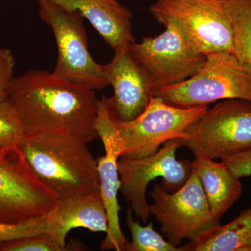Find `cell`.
Segmentation results:
<instances>
[{"label": "cell", "instance_id": "6da1fadb", "mask_svg": "<svg viewBox=\"0 0 251 251\" xmlns=\"http://www.w3.org/2000/svg\"><path fill=\"white\" fill-rule=\"evenodd\" d=\"M8 99L14 105L25 133L70 135L90 143L98 99L95 90L57 76L31 70L14 77Z\"/></svg>", "mask_w": 251, "mask_h": 251}, {"label": "cell", "instance_id": "7a4b0ae2", "mask_svg": "<svg viewBox=\"0 0 251 251\" xmlns=\"http://www.w3.org/2000/svg\"><path fill=\"white\" fill-rule=\"evenodd\" d=\"M19 147L59 200L100 191L97 159L83 140L57 133H24Z\"/></svg>", "mask_w": 251, "mask_h": 251}, {"label": "cell", "instance_id": "3957f363", "mask_svg": "<svg viewBox=\"0 0 251 251\" xmlns=\"http://www.w3.org/2000/svg\"><path fill=\"white\" fill-rule=\"evenodd\" d=\"M153 96L179 108L202 106L230 99L251 101V67L226 51L206 54L199 71L187 80L163 87Z\"/></svg>", "mask_w": 251, "mask_h": 251}, {"label": "cell", "instance_id": "277c9868", "mask_svg": "<svg viewBox=\"0 0 251 251\" xmlns=\"http://www.w3.org/2000/svg\"><path fill=\"white\" fill-rule=\"evenodd\" d=\"M181 140L195 156L223 160L251 148V101L220 100L188 127Z\"/></svg>", "mask_w": 251, "mask_h": 251}, {"label": "cell", "instance_id": "5b68a950", "mask_svg": "<svg viewBox=\"0 0 251 251\" xmlns=\"http://www.w3.org/2000/svg\"><path fill=\"white\" fill-rule=\"evenodd\" d=\"M39 16L53 32L57 44V62L53 72L57 76L93 90L110 85L105 66L91 55L82 16L63 9L49 0H39Z\"/></svg>", "mask_w": 251, "mask_h": 251}, {"label": "cell", "instance_id": "8992f818", "mask_svg": "<svg viewBox=\"0 0 251 251\" xmlns=\"http://www.w3.org/2000/svg\"><path fill=\"white\" fill-rule=\"evenodd\" d=\"M150 11L163 26L174 24L186 41L205 55L219 51L234 53L225 0H156Z\"/></svg>", "mask_w": 251, "mask_h": 251}, {"label": "cell", "instance_id": "52a82bcc", "mask_svg": "<svg viewBox=\"0 0 251 251\" xmlns=\"http://www.w3.org/2000/svg\"><path fill=\"white\" fill-rule=\"evenodd\" d=\"M208 108L207 105L179 108L152 96L145 110L133 120L112 119L123 143L122 156L145 158L157 152L169 140L182 139L188 127Z\"/></svg>", "mask_w": 251, "mask_h": 251}, {"label": "cell", "instance_id": "ba28073f", "mask_svg": "<svg viewBox=\"0 0 251 251\" xmlns=\"http://www.w3.org/2000/svg\"><path fill=\"white\" fill-rule=\"evenodd\" d=\"M156 37L130 44V52L148 78L152 96L163 87L187 80L202 67L206 55L194 49L177 27L166 23Z\"/></svg>", "mask_w": 251, "mask_h": 251}, {"label": "cell", "instance_id": "9c48e42d", "mask_svg": "<svg viewBox=\"0 0 251 251\" xmlns=\"http://www.w3.org/2000/svg\"><path fill=\"white\" fill-rule=\"evenodd\" d=\"M151 196L150 214L161 224L162 233L175 247L184 239L194 243L200 234L220 224L211 213L201 180L193 168L189 179L178 191L168 192L156 184Z\"/></svg>", "mask_w": 251, "mask_h": 251}, {"label": "cell", "instance_id": "30bf717a", "mask_svg": "<svg viewBox=\"0 0 251 251\" xmlns=\"http://www.w3.org/2000/svg\"><path fill=\"white\" fill-rule=\"evenodd\" d=\"M181 146L180 138L169 140L151 156L142 158L120 157L118 171L122 194L130 202L134 215L146 223L150 211L146 191L150 181L163 178L162 187L168 192L180 189L189 179L192 164L188 160L176 159L175 153Z\"/></svg>", "mask_w": 251, "mask_h": 251}, {"label": "cell", "instance_id": "8fae6325", "mask_svg": "<svg viewBox=\"0 0 251 251\" xmlns=\"http://www.w3.org/2000/svg\"><path fill=\"white\" fill-rule=\"evenodd\" d=\"M94 127L105 150V155L97 159L100 193L108 220V232L100 244V249L126 251L129 242L120 227L119 214L121 207L117 198L120 188L118 160L123 153L124 146L116 125L110 115L105 97L98 99Z\"/></svg>", "mask_w": 251, "mask_h": 251}, {"label": "cell", "instance_id": "7c38bea8", "mask_svg": "<svg viewBox=\"0 0 251 251\" xmlns=\"http://www.w3.org/2000/svg\"><path fill=\"white\" fill-rule=\"evenodd\" d=\"M44 184L22 151L0 147V222L18 224L40 205Z\"/></svg>", "mask_w": 251, "mask_h": 251}, {"label": "cell", "instance_id": "4fadbf2b", "mask_svg": "<svg viewBox=\"0 0 251 251\" xmlns=\"http://www.w3.org/2000/svg\"><path fill=\"white\" fill-rule=\"evenodd\" d=\"M129 46L115 50L111 62L104 65L114 90L113 97H105V101L112 119L123 122L140 115L152 97L146 75L130 52Z\"/></svg>", "mask_w": 251, "mask_h": 251}, {"label": "cell", "instance_id": "5bb4252c", "mask_svg": "<svg viewBox=\"0 0 251 251\" xmlns=\"http://www.w3.org/2000/svg\"><path fill=\"white\" fill-rule=\"evenodd\" d=\"M47 220L48 233L65 251L71 249L66 239L73 229L82 227L105 233L108 229V216L100 191L59 200L57 206L47 215Z\"/></svg>", "mask_w": 251, "mask_h": 251}, {"label": "cell", "instance_id": "9a60e30c", "mask_svg": "<svg viewBox=\"0 0 251 251\" xmlns=\"http://www.w3.org/2000/svg\"><path fill=\"white\" fill-rule=\"evenodd\" d=\"M63 9L87 18L114 50L134 42L131 12L117 0H49Z\"/></svg>", "mask_w": 251, "mask_h": 251}, {"label": "cell", "instance_id": "2e32d148", "mask_svg": "<svg viewBox=\"0 0 251 251\" xmlns=\"http://www.w3.org/2000/svg\"><path fill=\"white\" fill-rule=\"evenodd\" d=\"M193 171L201 180L213 215L220 219L242 196L240 178L229 171L224 161L215 162L204 157H196L191 162Z\"/></svg>", "mask_w": 251, "mask_h": 251}, {"label": "cell", "instance_id": "e0dca14e", "mask_svg": "<svg viewBox=\"0 0 251 251\" xmlns=\"http://www.w3.org/2000/svg\"><path fill=\"white\" fill-rule=\"evenodd\" d=\"M191 244L196 251H251V208L229 224L204 231Z\"/></svg>", "mask_w": 251, "mask_h": 251}, {"label": "cell", "instance_id": "ac0fdd59", "mask_svg": "<svg viewBox=\"0 0 251 251\" xmlns=\"http://www.w3.org/2000/svg\"><path fill=\"white\" fill-rule=\"evenodd\" d=\"M232 25L234 54L251 67V0H225Z\"/></svg>", "mask_w": 251, "mask_h": 251}, {"label": "cell", "instance_id": "d6986e66", "mask_svg": "<svg viewBox=\"0 0 251 251\" xmlns=\"http://www.w3.org/2000/svg\"><path fill=\"white\" fill-rule=\"evenodd\" d=\"M130 206L127 210L126 224L130 229L132 241L129 242L126 251H191L190 245L175 247L166 241L153 229L152 223L142 226L138 221H133Z\"/></svg>", "mask_w": 251, "mask_h": 251}, {"label": "cell", "instance_id": "ffe728a7", "mask_svg": "<svg viewBox=\"0 0 251 251\" xmlns=\"http://www.w3.org/2000/svg\"><path fill=\"white\" fill-rule=\"evenodd\" d=\"M24 129L18 112L9 99L0 101V147L18 146Z\"/></svg>", "mask_w": 251, "mask_h": 251}, {"label": "cell", "instance_id": "44dd1931", "mask_svg": "<svg viewBox=\"0 0 251 251\" xmlns=\"http://www.w3.org/2000/svg\"><path fill=\"white\" fill-rule=\"evenodd\" d=\"M48 230L47 216L19 224L0 222V241L4 242L17 240L36 234L46 233Z\"/></svg>", "mask_w": 251, "mask_h": 251}, {"label": "cell", "instance_id": "7402d4cb", "mask_svg": "<svg viewBox=\"0 0 251 251\" xmlns=\"http://www.w3.org/2000/svg\"><path fill=\"white\" fill-rule=\"evenodd\" d=\"M0 250L6 251H64L48 232L31 237L1 242Z\"/></svg>", "mask_w": 251, "mask_h": 251}, {"label": "cell", "instance_id": "603a6c76", "mask_svg": "<svg viewBox=\"0 0 251 251\" xmlns=\"http://www.w3.org/2000/svg\"><path fill=\"white\" fill-rule=\"evenodd\" d=\"M15 67V59L9 49L0 47V101L9 97Z\"/></svg>", "mask_w": 251, "mask_h": 251}, {"label": "cell", "instance_id": "cb8c5ba5", "mask_svg": "<svg viewBox=\"0 0 251 251\" xmlns=\"http://www.w3.org/2000/svg\"><path fill=\"white\" fill-rule=\"evenodd\" d=\"M229 171L239 178L251 176V148L221 160Z\"/></svg>", "mask_w": 251, "mask_h": 251}, {"label": "cell", "instance_id": "d4e9b609", "mask_svg": "<svg viewBox=\"0 0 251 251\" xmlns=\"http://www.w3.org/2000/svg\"><path fill=\"white\" fill-rule=\"evenodd\" d=\"M1 241H0V248H1Z\"/></svg>", "mask_w": 251, "mask_h": 251}]
</instances>
